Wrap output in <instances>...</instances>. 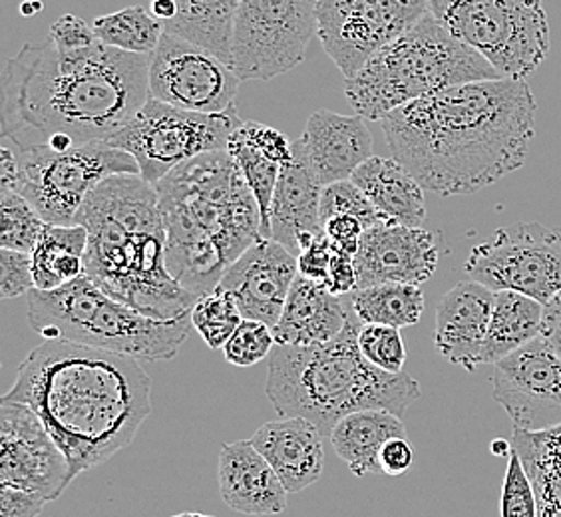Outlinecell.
Here are the masks:
<instances>
[{
  "mask_svg": "<svg viewBox=\"0 0 561 517\" xmlns=\"http://www.w3.org/2000/svg\"><path fill=\"white\" fill-rule=\"evenodd\" d=\"M33 409L70 463V480L128 448L151 414V380L131 356L44 341L2 397Z\"/></svg>",
  "mask_w": 561,
  "mask_h": 517,
  "instance_id": "cell-3",
  "label": "cell"
},
{
  "mask_svg": "<svg viewBox=\"0 0 561 517\" xmlns=\"http://www.w3.org/2000/svg\"><path fill=\"white\" fill-rule=\"evenodd\" d=\"M492 394L514 428L561 426V356L541 336L534 338L494 365Z\"/></svg>",
  "mask_w": 561,
  "mask_h": 517,
  "instance_id": "cell-16",
  "label": "cell"
},
{
  "mask_svg": "<svg viewBox=\"0 0 561 517\" xmlns=\"http://www.w3.org/2000/svg\"><path fill=\"white\" fill-rule=\"evenodd\" d=\"M98 41L131 55L150 56L160 43L165 26L146 7H128L124 11L104 14L94 21Z\"/></svg>",
  "mask_w": 561,
  "mask_h": 517,
  "instance_id": "cell-33",
  "label": "cell"
},
{
  "mask_svg": "<svg viewBox=\"0 0 561 517\" xmlns=\"http://www.w3.org/2000/svg\"><path fill=\"white\" fill-rule=\"evenodd\" d=\"M150 56L100 41L68 53L53 41L24 44L0 78L2 140L14 151L108 141L150 97Z\"/></svg>",
  "mask_w": 561,
  "mask_h": 517,
  "instance_id": "cell-2",
  "label": "cell"
},
{
  "mask_svg": "<svg viewBox=\"0 0 561 517\" xmlns=\"http://www.w3.org/2000/svg\"><path fill=\"white\" fill-rule=\"evenodd\" d=\"M0 248L33 253L43 235V216L16 192H0Z\"/></svg>",
  "mask_w": 561,
  "mask_h": 517,
  "instance_id": "cell-36",
  "label": "cell"
},
{
  "mask_svg": "<svg viewBox=\"0 0 561 517\" xmlns=\"http://www.w3.org/2000/svg\"><path fill=\"white\" fill-rule=\"evenodd\" d=\"M227 507L245 516H277L287 509V490L251 440L224 444L217 468Z\"/></svg>",
  "mask_w": 561,
  "mask_h": 517,
  "instance_id": "cell-22",
  "label": "cell"
},
{
  "mask_svg": "<svg viewBox=\"0 0 561 517\" xmlns=\"http://www.w3.org/2000/svg\"><path fill=\"white\" fill-rule=\"evenodd\" d=\"M50 41L60 50H82L98 43L94 28H90L87 22L75 14H65L60 21H56L50 28Z\"/></svg>",
  "mask_w": 561,
  "mask_h": 517,
  "instance_id": "cell-45",
  "label": "cell"
},
{
  "mask_svg": "<svg viewBox=\"0 0 561 517\" xmlns=\"http://www.w3.org/2000/svg\"><path fill=\"white\" fill-rule=\"evenodd\" d=\"M239 82L219 56L178 34L163 33L150 56L148 94L175 108L227 112L236 106Z\"/></svg>",
  "mask_w": 561,
  "mask_h": 517,
  "instance_id": "cell-15",
  "label": "cell"
},
{
  "mask_svg": "<svg viewBox=\"0 0 561 517\" xmlns=\"http://www.w3.org/2000/svg\"><path fill=\"white\" fill-rule=\"evenodd\" d=\"M87 227L46 223L33 257L34 289L55 291L87 273Z\"/></svg>",
  "mask_w": 561,
  "mask_h": 517,
  "instance_id": "cell-30",
  "label": "cell"
},
{
  "mask_svg": "<svg viewBox=\"0 0 561 517\" xmlns=\"http://www.w3.org/2000/svg\"><path fill=\"white\" fill-rule=\"evenodd\" d=\"M233 136L245 141L251 148L261 151L279 165L291 160L293 141L287 140L280 131L260 122H241L238 128L233 129Z\"/></svg>",
  "mask_w": 561,
  "mask_h": 517,
  "instance_id": "cell-42",
  "label": "cell"
},
{
  "mask_svg": "<svg viewBox=\"0 0 561 517\" xmlns=\"http://www.w3.org/2000/svg\"><path fill=\"white\" fill-rule=\"evenodd\" d=\"M526 80L444 88L380 119L392 158L432 194L470 195L518 172L536 136Z\"/></svg>",
  "mask_w": 561,
  "mask_h": 517,
  "instance_id": "cell-1",
  "label": "cell"
},
{
  "mask_svg": "<svg viewBox=\"0 0 561 517\" xmlns=\"http://www.w3.org/2000/svg\"><path fill=\"white\" fill-rule=\"evenodd\" d=\"M538 502V517H561V426L550 430H512Z\"/></svg>",
  "mask_w": 561,
  "mask_h": 517,
  "instance_id": "cell-29",
  "label": "cell"
},
{
  "mask_svg": "<svg viewBox=\"0 0 561 517\" xmlns=\"http://www.w3.org/2000/svg\"><path fill=\"white\" fill-rule=\"evenodd\" d=\"M275 345L277 343H275L273 326L253 319H243L221 351L229 365L249 368L265 360L273 353Z\"/></svg>",
  "mask_w": 561,
  "mask_h": 517,
  "instance_id": "cell-37",
  "label": "cell"
},
{
  "mask_svg": "<svg viewBox=\"0 0 561 517\" xmlns=\"http://www.w3.org/2000/svg\"><path fill=\"white\" fill-rule=\"evenodd\" d=\"M407 436L402 418L389 410H358L336 422L331 443L356 478L380 475L378 456L390 438Z\"/></svg>",
  "mask_w": 561,
  "mask_h": 517,
  "instance_id": "cell-27",
  "label": "cell"
},
{
  "mask_svg": "<svg viewBox=\"0 0 561 517\" xmlns=\"http://www.w3.org/2000/svg\"><path fill=\"white\" fill-rule=\"evenodd\" d=\"M436 267L438 243L431 231L380 221L365 231L356 251V289L385 283L422 285Z\"/></svg>",
  "mask_w": 561,
  "mask_h": 517,
  "instance_id": "cell-18",
  "label": "cell"
},
{
  "mask_svg": "<svg viewBox=\"0 0 561 517\" xmlns=\"http://www.w3.org/2000/svg\"><path fill=\"white\" fill-rule=\"evenodd\" d=\"M34 289L31 253L0 248V297L16 299Z\"/></svg>",
  "mask_w": 561,
  "mask_h": 517,
  "instance_id": "cell-41",
  "label": "cell"
},
{
  "mask_svg": "<svg viewBox=\"0 0 561 517\" xmlns=\"http://www.w3.org/2000/svg\"><path fill=\"white\" fill-rule=\"evenodd\" d=\"M70 463L33 409L0 402V484L55 502L70 485Z\"/></svg>",
  "mask_w": 561,
  "mask_h": 517,
  "instance_id": "cell-17",
  "label": "cell"
},
{
  "mask_svg": "<svg viewBox=\"0 0 561 517\" xmlns=\"http://www.w3.org/2000/svg\"><path fill=\"white\" fill-rule=\"evenodd\" d=\"M190 317L195 331L211 351L224 348L229 336L236 333V329L243 321L238 301L231 292L224 291L221 287L202 295L195 301Z\"/></svg>",
  "mask_w": 561,
  "mask_h": 517,
  "instance_id": "cell-35",
  "label": "cell"
},
{
  "mask_svg": "<svg viewBox=\"0 0 561 517\" xmlns=\"http://www.w3.org/2000/svg\"><path fill=\"white\" fill-rule=\"evenodd\" d=\"M323 231L339 253L355 257L367 227L356 217L339 214L323 221Z\"/></svg>",
  "mask_w": 561,
  "mask_h": 517,
  "instance_id": "cell-44",
  "label": "cell"
},
{
  "mask_svg": "<svg viewBox=\"0 0 561 517\" xmlns=\"http://www.w3.org/2000/svg\"><path fill=\"white\" fill-rule=\"evenodd\" d=\"M428 0H319L317 36L345 78L428 14Z\"/></svg>",
  "mask_w": 561,
  "mask_h": 517,
  "instance_id": "cell-14",
  "label": "cell"
},
{
  "mask_svg": "<svg viewBox=\"0 0 561 517\" xmlns=\"http://www.w3.org/2000/svg\"><path fill=\"white\" fill-rule=\"evenodd\" d=\"M500 78L484 56L454 38L428 12L346 78L345 96L358 116L380 122L444 88Z\"/></svg>",
  "mask_w": 561,
  "mask_h": 517,
  "instance_id": "cell-7",
  "label": "cell"
},
{
  "mask_svg": "<svg viewBox=\"0 0 561 517\" xmlns=\"http://www.w3.org/2000/svg\"><path fill=\"white\" fill-rule=\"evenodd\" d=\"M356 287H358V279H356L355 257L339 253L335 249L331 271H329V291L345 297L356 291Z\"/></svg>",
  "mask_w": 561,
  "mask_h": 517,
  "instance_id": "cell-48",
  "label": "cell"
},
{
  "mask_svg": "<svg viewBox=\"0 0 561 517\" xmlns=\"http://www.w3.org/2000/svg\"><path fill=\"white\" fill-rule=\"evenodd\" d=\"M178 14L165 33L184 36L204 46L231 66L233 21L241 0H173Z\"/></svg>",
  "mask_w": 561,
  "mask_h": 517,
  "instance_id": "cell-31",
  "label": "cell"
},
{
  "mask_svg": "<svg viewBox=\"0 0 561 517\" xmlns=\"http://www.w3.org/2000/svg\"><path fill=\"white\" fill-rule=\"evenodd\" d=\"M319 182L301 138L293 141L291 160L280 168L279 182L271 205V239L297 257L307 239L323 235Z\"/></svg>",
  "mask_w": 561,
  "mask_h": 517,
  "instance_id": "cell-21",
  "label": "cell"
},
{
  "mask_svg": "<svg viewBox=\"0 0 561 517\" xmlns=\"http://www.w3.org/2000/svg\"><path fill=\"white\" fill-rule=\"evenodd\" d=\"M241 122L236 106L221 114H202L148 97L108 143L134 156L141 177L156 185L187 160L207 151L227 150Z\"/></svg>",
  "mask_w": 561,
  "mask_h": 517,
  "instance_id": "cell-11",
  "label": "cell"
},
{
  "mask_svg": "<svg viewBox=\"0 0 561 517\" xmlns=\"http://www.w3.org/2000/svg\"><path fill=\"white\" fill-rule=\"evenodd\" d=\"M323 434L313 422L280 416L253 434L251 444L277 472L289 494H299L319 482L324 468Z\"/></svg>",
  "mask_w": 561,
  "mask_h": 517,
  "instance_id": "cell-24",
  "label": "cell"
},
{
  "mask_svg": "<svg viewBox=\"0 0 561 517\" xmlns=\"http://www.w3.org/2000/svg\"><path fill=\"white\" fill-rule=\"evenodd\" d=\"M358 351L373 367L387 372H402L407 348L400 329L387 324H363L358 331Z\"/></svg>",
  "mask_w": 561,
  "mask_h": 517,
  "instance_id": "cell-38",
  "label": "cell"
},
{
  "mask_svg": "<svg viewBox=\"0 0 561 517\" xmlns=\"http://www.w3.org/2000/svg\"><path fill=\"white\" fill-rule=\"evenodd\" d=\"M172 517H216V516H207V514H197V512H185V514H178V516Z\"/></svg>",
  "mask_w": 561,
  "mask_h": 517,
  "instance_id": "cell-51",
  "label": "cell"
},
{
  "mask_svg": "<svg viewBox=\"0 0 561 517\" xmlns=\"http://www.w3.org/2000/svg\"><path fill=\"white\" fill-rule=\"evenodd\" d=\"M333 255H335V248L324 233L323 235H317V238L307 239L301 245L299 255H297L299 275L329 289V271H331Z\"/></svg>",
  "mask_w": 561,
  "mask_h": 517,
  "instance_id": "cell-43",
  "label": "cell"
},
{
  "mask_svg": "<svg viewBox=\"0 0 561 517\" xmlns=\"http://www.w3.org/2000/svg\"><path fill=\"white\" fill-rule=\"evenodd\" d=\"M319 0H241L231 68L243 80H271L301 65L317 36Z\"/></svg>",
  "mask_w": 561,
  "mask_h": 517,
  "instance_id": "cell-12",
  "label": "cell"
},
{
  "mask_svg": "<svg viewBox=\"0 0 561 517\" xmlns=\"http://www.w3.org/2000/svg\"><path fill=\"white\" fill-rule=\"evenodd\" d=\"M87 227V277L140 313L173 321L192 313L197 295L173 279L165 263V226L156 185L141 175H112L76 216Z\"/></svg>",
  "mask_w": 561,
  "mask_h": 517,
  "instance_id": "cell-5",
  "label": "cell"
},
{
  "mask_svg": "<svg viewBox=\"0 0 561 517\" xmlns=\"http://www.w3.org/2000/svg\"><path fill=\"white\" fill-rule=\"evenodd\" d=\"M309 162L323 185L351 180L373 158V138L363 116H343L319 110L307 122L301 136Z\"/></svg>",
  "mask_w": 561,
  "mask_h": 517,
  "instance_id": "cell-23",
  "label": "cell"
},
{
  "mask_svg": "<svg viewBox=\"0 0 561 517\" xmlns=\"http://www.w3.org/2000/svg\"><path fill=\"white\" fill-rule=\"evenodd\" d=\"M348 295L341 297L323 285L297 275L273 326L275 343L283 346L324 345L343 333L351 317Z\"/></svg>",
  "mask_w": 561,
  "mask_h": 517,
  "instance_id": "cell-25",
  "label": "cell"
},
{
  "mask_svg": "<svg viewBox=\"0 0 561 517\" xmlns=\"http://www.w3.org/2000/svg\"><path fill=\"white\" fill-rule=\"evenodd\" d=\"M543 302L516 291H496L482 365H496L504 356L541 336Z\"/></svg>",
  "mask_w": 561,
  "mask_h": 517,
  "instance_id": "cell-28",
  "label": "cell"
},
{
  "mask_svg": "<svg viewBox=\"0 0 561 517\" xmlns=\"http://www.w3.org/2000/svg\"><path fill=\"white\" fill-rule=\"evenodd\" d=\"M351 180L363 189L385 221L407 227L424 223L426 189L399 160L373 156Z\"/></svg>",
  "mask_w": 561,
  "mask_h": 517,
  "instance_id": "cell-26",
  "label": "cell"
},
{
  "mask_svg": "<svg viewBox=\"0 0 561 517\" xmlns=\"http://www.w3.org/2000/svg\"><path fill=\"white\" fill-rule=\"evenodd\" d=\"M19 175L14 192L21 194L46 223L75 226L88 195L112 175H140V165L128 151L92 141L68 151L34 148L14 151Z\"/></svg>",
  "mask_w": 561,
  "mask_h": 517,
  "instance_id": "cell-10",
  "label": "cell"
},
{
  "mask_svg": "<svg viewBox=\"0 0 561 517\" xmlns=\"http://www.w3.org/2000/svg\"><path fill=\"white\" fill-rule=\"evenodd\" d=\"M346 214V216L356 217L363 221V226H378L385 221L375 205L370 204L367 195L358 185L353 184V180L336 182V184L324 185L323 195H321V223L329 217Z\"/></svg>",
  "mask_w": 561,
  "mask_h": 517,
  "instance_id": "cell-39",
  "label": "cell"
},
{
  "mask_svg": "<svg viewBox=\"0 0 561 517\" xmlns=\"http://www.w3.org/2000/svg\"><path fill=\"white\" fill-rule=\"evenodd\" d=\"M428 11L502 78L526 80L550 56V22L541 0H428Z\"/></svg>",
  "mask_w": 561,
  "mask_h": 517,
  "instance_id": "cell-9",
  "label": "cell"
},
{
  "mask_svg": "<svg viewBox=\"0 0 561 517\" xmlns=\"http://www.w3.org/2000/svg\"><path fill=\"white\" fill-rule=\"evenodd\" d=\"M378 462H380L382 474L389 475V478L407 474L414 463V448L409 443V438L407 436L390 438L389 443L382 446Z\"/></svg>",
  "mask_w": 561,
  "mask_h": 517,
  "instance_id": "cell-47",
  "label": "cell"
},
{
  "mask_svg": "<svg viewBox=\"0 0 561 517\" xmlns=\"http://www.w3.org/2000/svg\"><path fill=\"white\" fill-rule=\"evenodd\" d=\"M351 307L363 324H387L404 329L421 321L424 292L421 285L385 283L348 295Z\"/></svg>",
  "mask_w": 561,
  "mask_h": 517,
  "instance_id": "cell-32",
  "label": "cell"
},
{
  "mask_svg": "<svg viewBox=\"0 0 561 517\" xmlns=\"http://www.w3.org/2000/svg\"><path fill=\"white\" fill-rule=\"evenodd\" d=\"M541 338L561 356V291L543 305Z\"/></svg>",
  "mask_w": 561,
  "mask_h": 517,
  "instance_id": "cell-49",
  "label": "cell"
},
{
  "mask_svg": "<svg viewBox=\"0 0 561 517\" xmlns=\"http://www.w3.org/2000/svg\"><path fill=\"white\" fill-rule=\"evenodd\" d=\"M502 517H538V502L528 472L512 446L502 485Z\"/></svg>",
  "mask_w": 561,
  "mask_h": 517,
  "instance_id": "cell-40",
  "label": "cell"
},
{
  "mask_svg": "<svg viewBox=\"0 0 561 517\" xmlns=\"http://www.w3.org/2000/svg\"><path fill=\"white\" fill-rule=\"evenodd\" d=\"M156 192L168 271L197 297L217 289L227 267L263 239L257 199L227 150L173 168Z\"/></svg>",
  "mask_w": 561,
  "mask_h": 517,
  "instance_id": "cell-4",
  "label": "cell"
},
{
  "mask_svg": "<svg viewBox=\"0 0 561 517\" xmlns=\"http://www.w3.org/2000/svg\"><path fill=\"white\" fill-rule=\"evenodd\" d=\"M360 326L351 311L343 333L324 345H277L265 387L277 414L313 422L323 436L358 410H389L399 418L407 414L421 399L419 380L373 367L358 351Z\"/></svg>",
  "mask_w": 561,
  "mask_h": 517,
  "instance_id": "cell-6",
  "label": "cell"
},
{
  "mask_svg": "<svg viewBox=\"0 0 561 517\" xmlns=\"http://www.w3.org/2000/svg\"><path fill=\"white\" fill-rule=\"evenodd\" d=\"M48 499L28 490L0 484V517H38Z\"/></svg>",
  "mask_w": 561,
  "mask_h": 517,
  "instance_id": "cell-46",
  "label": "cell"
},
{
  "mask_svg": "<svg viewBox=\"0 0 561 517\" xmlns=\"http://www.w3.org/2000/svg\"><path fill=\"white\" fill-rule=\"evenodd\" d=\"M494 297L496 291L470 279L460 280L440 299L436 307L434 345L448 363L468 372L482 365Z\"/></svg>",
  "mask_w": 561,
  "mask_h": 517,
  "instance_id": "cell-20",
  "label": "cell"
},
{
  "mask_svg": "<svg viewBox=\"0 0 561 517\" xmlns=\"http://www.w3.org/2000/svg\"><path fill=\"white\" fill-rule=\"evenodd\" d=\"M227 151L233 156L239 172H241L243 180L248 182L249 189L253 192L255 199H257L263 238L271 239V205H273V195H275V187L279 182L283 165L273 162L267 156H263L261 151L251 148L245 141L239 140L238 136H233V134L229 138V143H227Z\"/></svg>",
  "mask_w": 561,
  "mask_h": 517,
  "instance_id": "cell-34",
  "label": "cell"
},
{
  "mask_svg": "<svg viewBox=\"0 0 561 517\" xmlns=\"http://www.w3.org/2000/svg\"><path fill=\"white\" fill-rule=\"evenodd\" d=\"M41 9H43V2H38V0H36V2H24L21 7L24 16H33V14H36Z\"/></svg>",
  "mask_w": 561,
  "mask_h": 517,
  "instance_id": "cell-50",
  "label": "cell"
},
{
  "mask_svg": "<svg viewBox=\"0 0 561 517\" xmlns=\"http://www.w3.org/2000/svg\"><path fill=\"white\" fill-rule=\"evenodd\" d=\"M26 319L46 341H68L136 360H172L194 326L190 314L160 321L140 313L110 297L87 275L55 291L33 289Z\"/></svg>",
  "mask_w": 561,
  "mask_h": 517,
  "instance_id": "cell-8",
  "label": "cell"
},
{
  "mask_svg": "<svg viewBox=\"0 0 561 517\" xmlns=\"http://www.w3.org/2000/svg\"><path fill=\"white\" fill-rule=\"evenodd\" d=\"M465 271L492 291L522 292L546 305L561 291V229L541 223L500 227L470 251Z\"/></svg>",
  "mask_w": 561,
  "mask_h": 517,
  "instance_id": "cell-13",
  "label": "cell"
},
{
  "mask_svg": "<svg viewBox=\"0 0 561 517\" xmlns=\"http://www.w3.org/2000/svg\"><path fill=\"white\" fill-rule=\"evenodd\" d=\"M299 275V263L289 249L263 238L227 267L219 287L231 292L243 319L275 326Z\"/></svg>",
  "mask_w": 561,
  "mask_h": 517,
  "instance_id": "cell-19",
  "label": "cell"
}]
</instances>
